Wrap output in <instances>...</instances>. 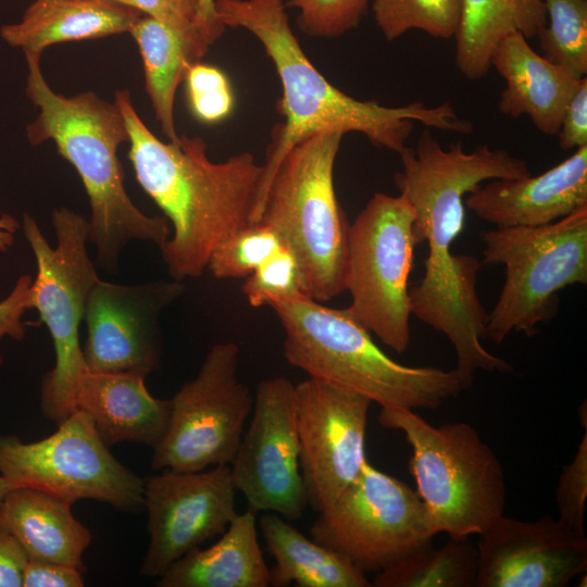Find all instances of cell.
<instances>
[{
  "mask_svg": "<svg viewBox=\"0 0 587 587\" xmlns=\"http://www.w3.org/2000/svg\"><path fill=\"white\" fill-rule=\"evenodd\" d=\"M215 10L226 28H243L261 42L283 90L278 110L284 121L275 125L266 150L252 223L260 220L267 189L284 158L314 133L354 132L378 148L399 153L407 147L414 122L462 135L473 130V124L460 117L448 102L386 107L376 100L352 98L335 87L302 50L291 30L285 0H215Z\"/></svg>",
  "mask_w": 587,
  "mask_h": 587,
  "instance_id": "obj_1",
  "label": "cell"
},
{
  "mask_svg": "<svg viewBox=\"0 0 587 587\" xmlns=\"http://www.w3.org/2000/svg\"><path fill=\"white\" fill-rule=\"evenodd\" d=\"M114 102L129 134L137 182L173 226L160 247L166 268L177 282L199 277L215 248L252 224L262 164L250 152L213 162L200 137L164 142L140 118L128 90H117Z\"/></svg>",
  "mask_w": 587,
  "mask_h": 587,
  "instance_id": "obj_2",
  "label": "cell"
},
{
  "mask_svg": "<svg viewBox=\"0 0 587 587\" xmlns=\"http://www.w3.org/2000/svg\"><path fill=\"white\" fill-rule=\"evenodd\" d=\"M24 54L25 92L39 110L26 127V137L33 146L53 141L78 173L89 199L88 242L96 248L98 267L116 272L122 251L134 239L160 248L171 235L166 217L142 213L124 186L117 150L129 142V134L118 107L93 91L72 97L57 93L41 72V53Z\"/></svg>",
  "mask_w": 587,
  "mask_h": 587,
  "instance_id": "obj_3",
  "label": "cell"
},
{
  "mask_svg": "<svg viewBox=\"0 0 587 587\" xmlns=\"http://www.w3.org/2000/svg\"><path fill=\"white\" fill-rule=\"evenodd\" d=\"M270 307L284 328L286 360L309 377L360 392L380 407L410 410L436 409L467 388L455 369L396 362L348 309L307 295Z\"/></svg>",
  "mask_w": 587,
  "mask_h": 587,
  "instance_id": "obj_4",
  "label": "cell"
},
{
  "mask_svg": "<svg viewBox=\"0 0 587 587\" xmlns=\"http://www.w3.org/2000/svg\"><path fill=\"white\" fill-rule=\"evenodd\" d=\"M380 408V425L400 430L412 448L409 471L435 535H480L504 514L503 469L472 425L435 426L414 410Z\"/></svg>",
  "mask_w": 587,
  "mask_h": 587,
  "instance_id": "obj_5",
  "label": "cell"
},
{
  "mask_svg": "<svg viewBox=\"0 0 587 587\" xmlns=\"http://www.w3.org/2000/svg\"><path fill=\"white\" fill-rule=\"evenodd\" d=\"M344 135L322 130L292 147L271 182L258 222L273 227L294 252L304 294L320 302L346 291L350 224L333 178Z\"/></svg>",
  "mask_w": 587,
  "mask_h": 587,
  "instance_id": "obj_6",
  "label": "cell"
},
{
  "mask_svg": "<svg viewBox=\"0 0 587 587\" xmlns=\"http://www.w3.org/2000/svg\"><path fill=\"white\" fill-rule=\"evenodd\" d=\"M482 264L504 266V283L488 313L485 339L530 337L559 311V292L587 284V207L541 226L483 232Z\"/></svg>",
  "mask_w": 587,
  "mask_h": 587,
  "instance_id": "obj_7",
  "label": "cell"
},
{
  "mask_svg": "<svg viewBox=\"0 0 587 587\" xmlns=\"http://www.w3.org/2000/svg\"><path fill=\"white\" fill-rule=\"evenodd\" d=\"M57 246L52 247L37 222L24 214L22 228L33 249L37 274L30 309H36L53 341L55 363L42 379L40 409L60 424L75 410V394L86 364L79 326L88 296L100 279L87 251L89 223L66 207L52 214Z\"/></svg>",
  "mask_w": 587,
  "mask_h": 587,
  "instance_id": "obj_8",
  "label": "cell"
},
{
  "mask_svg": "<svg viewBox=\"0 0 587 587\" xmlns=\"http://www.w3.org/2000/svg\"><path fill=\"white\" fill-rule=\"evenodd\" d=\"M415 213L399 193L376 192L349 226L345 289L348 311L398 353L410 344L409 276Z\"/></svg>",
  "mask_w": 587,
  "mask_h": 587,
  "instance_id": "obj_9",
  "label": "cell"
},
{
  "mask_svg": "<svg viewBox=\"0 0 587 587\" xmlns=\"http://www.w3.org/2000/svg\"><path fill=\"white\" fill-rule=\"evenodd\" d=\"M311 538L364 573L391 567L435 536L417 492L367 460L310 528Z\"/></svg>",
  "mask_w": 587,
  "mask_h": 587,
  "instance_id": "obj_10",
  "label": "cell"
},
{
  "mask_svg": "<svg viewBox=\"0 0 587 587\" xmlns=\"http://www.w3.org/2000/svg\"><path fill=\"white\" fill-rule=\"evenodd\" d=\"M58 425L33 442L0 436V474L71 503L93 499L120 510L143 504V479L113 457L84 411L76 409Z\"/></svg>",
  "mask_w": 587,
  "mask_h": 587,
  "instance_id": "obj_11",
  "label": "cell"
},
{
  "mask_svg": "<svg viewBox=\"0 0 587 587\" xmlns=\"http://www.w3.org/2000/svg\"><path fill=\"white\" fill-rule=\"evenodd\" d=\"M238 360L236 344L214 345L198 374L171 399L166 433L153 447L154 470L197 472L232 462L253 408L238 379Z\"/></svg>",
  "mask_w": 587,
  "mask_h": 587,
  "instance_id": "obj_12",
  "label": "cell"
},
{
  "mask_svg": "<svg viewBox=\"0 0 587 587\" xmlns=\"http://www.w3.org/2000/svg\"><path fill=\"white\" fill-rule=\"evenodd\" d=\"M229 464L248 508L287 520L303 515L308 500L299 463L296 385L289 379L259 383L249 428Z\"/></svg>",
  "mask_w": 587,
  "mask_h": 587,
  "instance_id": "obj_13",
  "label": "cell"
},
{
  "mask_svg": "<svg viewBox=\"0 0 587 587\" xmlns=\"http://www.w3.org/2000/svg\"><path fill=\"white\" fill-rule=\"evenodd\" d=\"M372 400L309 377L296 385L299 463L308 504L329 507L360 473Z\"/></svg>",
  "mask_w": 587,
  "mask_h": 587,
  "instance_id": "obj_14",
  "label": "cell"
},
{
  "mask_svg": "<svg viewBox=\"0 0 587 587\" xmlns=\"http://www.w3.org/2000/svg\"><path fill=\"white\" fill-rule=\"evenodd\" d=\"M229 464L197 472L163 470L143 479L150 536L140 574L160 577L174 562L223 534L236 511Z\"/></svg>",
  "mask_w": 587,
  "mask_h": 587,
  "instance_id": "obj_15",
  "label": "cell"
},
{
  "mask_svg": "<svg viewBox=\"0 0 587 587\" xmlns=\"http://www.w3.org/2000/svg\"><path fill=\"white\" fill-rule=\"evenodd\" d=\"M184 290L180 282L122 285L99 279L85 309L87 370L147 376L160 365V315Z\"/></svg>",
  "mask_w": 587,
  "mask_h": 587,
  "instance_id": "obj_16",
  "label": "cell"
},
{
  "mask_svg": "<svg viewBox=\"0 0 587 587\" xmlns=\"http://www.w3.org/2000/svg\"><path fill=\"white\" fill-rule=\"evenodd\" d=\"M476 587H565L587 569V538L559 519L500 516L479 535Z\"/></svg>",
  "mask_w": 587,
  "mask_h": 587,
  "instance_id": "obj_17",
  "label": "cell"
},
{
  "mask_svg": "<svg viewBox=\"0 0 587 587\" xmlns=\"http://www.w3.org/2000/svg\"><path fill=\"white\" fill-rule=\"evenodd\" d=\"M464 204L496 227L541 226L587 207V146L537 176L492 179Z\"/></svg>",
  "mask_w": 587,
  "mask_h": 587,
  "instance_id": "obj_18",
  "label": "cell"
},
{
  "mask_svg": "<svg viewBox=\"0 0 587 587\" xmlns=\"http://www.w3.org/2000/svg\"><path fill=\"white\" fill-rule=\"evenodd\" d=\"M145 376L85 370L79 378L75 408L92 421L109 447L133 442L155 447L166 433L172 401L154 398Z\"/></svg>",
  "mask_w": 587,
  "mask_h": 587,
  "instance_id": "obj_19",
  "label": "cell"
},
{
  "mask_svg": "<svg viewBox=\"0 0 587 587\" xmlns=\"http://www.w3.org/2000/svg\"><path fill=\"white\" fill-rule=\"evenodd\" d=\"M491 67L505 82L499 111L513 118L526 115L547 136H555L564 110L583 78L538 54L520 33L504 37L492 53Z\"/></svg>",
  "mask_w": 587,
  "mask_h": 587,
  "instance_id": "obj_20",
  "label": "cell"
},
{
  "mask_svg": "<svg viewBox=\"0 0 587 587\" xmlns=\"http://www.w3.org/2000/svg\"><path fill=\"white\" fill-rule=\"evenodd\" d=\"M72 504L37 488L16 487L0 505V525L18 541L28 559L84 572L83 555L92 536L73 515Z\"/></svg>",
  "mask_w": 587,
  "mask_h": 587,
  "instance_id": "obj_21",
  "label": "cell"
},
{
  "mask_svg": "<svg viewBox=\"0 0 587 587\" xmlns=\"http://www.w3.org/2000/svg\"><path fill=\"white\" fill-rule=\"evenodd\" d=\"M141 16L112 0H35L17 23L3 25L0 35L13 48L42 53L60 42L129 33Z\"/></svg>",
  "mask_w": 587,
  "mask_h": 587,
  "instance_id": "obj_22",
  "label": "cell"
},
{
  "mask_svg": "<svg viewBox=\"0 0 587 587\" xmlns=\"http://www.w3.org/2000/svg\"><path fill=\"white\" fill-rule=\"evenodd\" d=\"M257 511L237 513L212 546L193 549L160 577V587H268L270 569L258 541Z\"/></svg>",
  "mask_w": 587,
  "mask_h": 587,
  "instance_id": "obj_23",
  "label": "cell"
},
{
  "mask_svg": "<svg viewBox=\"0 0 587 587\" xmlns=\"http://www.w3.org/2000/svg\"><path fill=\"white\" fill-rule=\"evenodd\" d=\"M259 525L273 555L270 586L369 587L366 574L344 555L304 536L277 513L264 512Z\"/></svg>",
  "mask_w": 587,
  "mask_h": 587,
  "instance_id": "obj_24",
  "label": "cell"
},
{
  "mask_svg": "<svg viewBox=\"0 0 587 587\" xmlns=\"http://www.w3.org/2000/svg\"><path fill=\"white\" fill-rule=\"evenodd\" d=\"M546 24L544 0H462L455 64L471 80L485 77L499 42L510 34L536 36Z\"/></svg>",
  "mask_w": 587,
  "mask_h": 587,
  "instance_id": "obj_25",
  "label": "cell"
},
{
  "mask_svg": "<svg viewBox=\"0 0 587 587\" xmlns=\"http://www.w3.org/2000/svg\"><path fill=\"white\" fill-rule=\"evenodd\" d=\"M129 33L141 55L145 86L155 118L167 140H175V93L191 62L179 38L150 16H141Z\"/></svg>",
  "mask_w": 587,
  "mask_h": 587,
  "instance_id": "obj_26",
  "label": "cell"
},
{
  "mask_svg": "<svg viewBox=\"0 0 587 587\" xmlns=\"http://www.w3.org/2000/svg\"><path fill=\"white\" fill-rule=\"evenodd\" d=\"M477 548L465 538L439 549L423 548L398 564L378 572L375 587H473L477 576Z\"/></svg>",
  "mask_w": 587,
  "mask_h": 587,
  "instance_id": "obj_27",
  "label": "cell"
},
{
  "mask_svg": "<svg viewBox=\"0 0 587 587\" xmlns=\"http://www.w3.org/2000/svg\"><path fill=\"white\" fill-rule=\"evenodd\" d=\"M546 24L536 35L548 61L576 78L587 74V0H544Z\"/></svg>",
  "mask_w": 587,
  "mask_h": 587,
  "instance_id": "obj_28",
  "label": "cell"
},
{
  "mask_svg": "<svg viewBox=\"0 0 587 587\" xmlns=\"http://www.w3.org/2000/svg\"><path fill=\"white\" fill-rule=\"evenodd\" d=\"M371 10L389 42L412 29L450 39L459 28L462 0H373Z\"/></svg>",
  "mask_w": 587,
  "mask_h": 587,
  "instance_id": "obj_29",
  "label": "cell"
},
{
  "mask_svg": "<svg viewBox=\"0 0 587 587\" xmlns=\"http://www.w3.org/2000/svg\"><path fill=\"white\" fill-rule=\"evenodd\" d=\"M282 245L277 232L270 225L250 224L215 248L208 270L216 278L247 277Z\"/></svg>",
  "mask_w": 587,
  "mask_h": 587,
  "instance_id": "obj_30",
  "label": "cell"
},
{
  "mask_svg": "<svg viewBox=\"0 0 587 587\" xmlns=\"http://www.w3.org/2000/svg\"><path fill=\"white\" fill-rule=\"evenodd\" d=\"M241 289L253 308L305 295L298 260L284 245L246 277Z\"/></svg>",
  "mask_w": 587,
  "mask_h": 587,
  "instance_id": "obj_31",
  "label": "cell"
},
{
  "mask_svg": "<svg viewBox=\"0 0 587 587\" xmlns=\"http://www.w3.org/2000/svg\"><path fill=\"white\" fill-rule=\"evenodd\" d=\"M373 0H289L298 9L297 25L304 34L332 39L359 26Z\"/></svg>",
  "mask_w": 587,
  "mask_h": 587,
  "instance_id": "obj_32",
  "label": "cell"
},
{
  "mask_svg": "<svg viewBox=\"0 0 587 587\" xmlns=\"http://www.w3.org/2000/svg\"><path fill=\"white\" fill-rule=\"evenodd\" d=\"M184 82L190 111L200 122L215 124L232 113L234 92L227 76L218 67L201 61L193 63Z\"/></svg>",
  "mask_w": 587,
  "mask_h": 587,
  "instance_id": "obj_33",
  "label": "cell"
},
{
  "mask_svg": "<svg viewBox=\"0 0 587 587\" xmlns=\"http://www.w3.org/2000/svg\"><path fill=\"white\" fill-rule=\"evenodd\" d=\"M150 16L171 29L182 41L191 64L200 62L210 46L196 26L198 0H112Z\"/></svg>",
  "mask_w": 587,
  "mask_h": 587,
  "instance_id": "obj_34",
  "label": "cell"
},
{
  "mask_svg": "<svg viewBox=\"0 0 587 587\" xmlns=\"http://www.w3.org/2000/svg\"><path fill=\"white\" fill-rule=\"evenodd\" d=\"M587 415L586 404L579 408L584 422V436L574 459L562 469L555 501L559 520L572 530L585 535V509L587 499Z\"/></svg>",
  "mask_w": 587,
  "mask_h": 587,
  "instance_id": "obj_35",
  "label": "cell"
},
{
  "mask_svg": "<svg viewBox=\"0 0 587 587\" xmlns=\"http://www.w3.org/2000/svg\"><path fill=\"white\" fill-rule=\"evenodd\" d=\"M33 278L22 275L17 278L12 291L0 302V342L8 336L14 340H22L25 336L23 315L30 309V291ZM3 358L0 353V366Z\"/></svg>",
  "mask_w": 587,
  "mask_h": 587,
  "instance_id": "obj_36",
  "label": "cell"
},
{
  "mask_svg": "<svg viewBox=\"0 0 587 587\" xmlns=\"http://www.w3.org/2000/svg\"><path fill=\"white\" fill-rule=\"evenodd\" d=\"M562 150H577L587 146V78L570 99L557 133Z\"/></svg>",
  "mask_w": 587,
  "mask_h": 587,
  "instance_id": "obj_37",
  "label": "cell"
},
{
  "mask_svg": "<svg viewBox=\"0 0 587 587\" xmlns=\"http://www.w3.org/2000/svg\"><path fill=\"white\" fill-rule=\"evenodd\" d=\"M83 571L50 561L27 559L22 587H83Z\"/></svg>",
  "mask_w": 587,
  "mask_h": 587,
  "instance_id": "obj_38",
  "label": "cell"
},
{
  "mask_svg": "<svg viewBox=\"0 0 587 587\" xmlns=\"http://www.w3.org/2000/svg\"><path fill=\"white\" fill-rule=\"evenodd\" d=\"M27 559L18 541L0 525V587H22Z\"/></svg>",
  "mask_w": 587,
  "mask_h": 587,
  "instance_id": "obj_39",
  "label": "cell"
},
{
  "mask_svg": "<svg viewBox=\"0 0 587 587\" xmlns=\"http://www.w3.org/2000/svg\"><path fill=\"white\" fill-rule=\"evenodd\" d=\"M196 26L202 39L209 46L222 37L226 26L217 16L215 0H198Z\"/></svg>",
  "mask_w": 587,
  "mask_h": 587,
  "instance_id": "obj_40",
  "label": "cell"
},
{
  "mask_svg": "<svg viewBox=\"0 0 587 587\" xmlns=\"http://www.w3.org/2000/svg\"><path fill=\"white\" fill-rule=\"evenodd\" d=\"M18 227V222L10 214H2L0 216V251L9 250L13 245Z\"/></svg>",
  "mask_w": 587,
  "mask_h": 587,
  "instance_id": "obj_41",
  "label": "cell"
},
{
  "mask_svg": "<svg viewBox=\"0 0 587 587\" xmlns=\"http://www.w3.org/2000/svg\"><path fill=\"white\" fill-rule=\"evenodd\" d=\"M20 487L14 482L0 474V505L5 496L14 488Z\"/></svg>",
  "mask_w": 587,
  "mask_h": 587,
  "instance_id": "obj_42",
  "label": "cell"
}]
</instances>
